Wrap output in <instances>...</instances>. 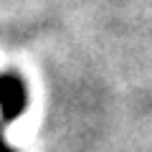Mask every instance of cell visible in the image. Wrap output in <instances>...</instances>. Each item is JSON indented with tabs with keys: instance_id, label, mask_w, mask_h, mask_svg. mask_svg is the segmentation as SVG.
Masks as SVG:
<instances>
[{
	"instance_id": "cell-1",
	"label": "cell",
	"mask_w": 152,
	"mask_h": 152,
	"mask_svg": "<svg viewBox=\"0 0 152 152\" xmlns=\"http://www.w3.org/2000/svg\"><path fill=\"white\" fill-rule=\"evenodd\" d=\"M28 104V91L20 76L15 74H0V109H3V119H0V129L8 122L18 119L26 112Z\"/></svg>"
},
{
	"instance_id": "cell-2",
	"label": "cell",
	"mask_w": 152,
	"mask_h": 152,
	"mask_svg": "<svg viewBox=\"0 0 152 152\" xmlns=\"http://www.w3.org/2000/svg\"><path fill=\"white\" fill-rule=\"evenodd\" d=\"M0 152H13L10 147L5 145V140H3V129H0Z\"/></svg>"
}]
</instances>
